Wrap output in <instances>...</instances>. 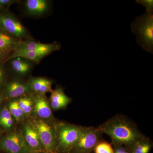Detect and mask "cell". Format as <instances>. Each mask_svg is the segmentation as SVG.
<instances>
[{
	"mask_svg": "<svg viewBox=\"0 0 153 153\" xmlns=\"http://www.w3.org/2000/svg\"><path fill=\"white\" fill-rule=\"evenodd\" d=\"M99 127L102 134L111 139V144L131 148L145 136L133 122L122 115H116Z\"/></svg>",
	"mask_w": 153,
	"mask_h": 153,
	"instance_id": "cell-1",
	"label": "cell"
},
{
	"mask_svg": "<svg viewBox=\"0 0 153 153\" xmlns=\"http://www.w3.org/2000/svg\"><path fill=\"white\" fill-rule=\"evenodd\" d=\"M131 27L137 44L145 51L153 54V9H146L144 14L135 19Z\"/></svg>",
	"mask_w": 153,
	"mask_h": 153,
	"instance_id": "cell-2",
	"label": "cell"
},
{
	"mask_svg": "<svg viewBox=\"0 0 153 153\" xmlns=\"http://www.w3.org/2000/svg\"><path fill=\"white\" fill-rule=\"evenodd\" d=\"M83 127L70 124L58 123L55 128L56 146L58 149L64 152L72 150Z\"/></svg>",
	"mask_w": 153,
	"mask_h": 153,
	"instance_id": "cell-3",
	"label": "cell"
},
{
	"mask_svg": "<svg viewBox=\"0 0 153 153\" xmlns=\"http://www.w3.org/2000/svg\"><path fill=\"white\" fill-rule=\"evenodd\" d=\"M0 29L19 40L32 38L27 29L8 10L0 12Z\"/></svg>",
	"mask_w": 153,
	"mask_h": 153,
	"instance_id": "cell-4",
	"label": "cell"
},
{
	"mask_svg": "<svg viewBox=\"0 0 153 153\" xmlns=\"http://www.w3.org/2000/svg\"><path fill=\"white\" fill-rule=\"evenodd\" d=\"M102 134L99 127H83L80 137L72 149L73 153H90L101 140Z\"/></svg>",
	"mask_w": 153,
	"mask_h": 153,
	"instance_id": "cell-5",
	"label": "cell"
},
{
	"mask_svg": "<svg viewBox=\"0 0 153 153\" xmlns=\"http://www.w3.org/2000/svg\"><path fill=\"white\" fill-rule=\"evenodd\" d=\"M0 147L8 153H28V148L23 132L14 131L6 136L0 142Z\"/></svg>",
	"mask_w": 153,
	"mask_h": 153,
	"instance_id": "cell-6",
	"label": "cell"
},
{
	"mask_svg": "<svg viewBox=\"0 0 153 153\" xmlns=\"http://www.w3.org/2000/svg\"><path fill=\"white\" fill-rule=\"evenodd\" d=\"M33 127L38 134L43 148L48 151L54 150L56 146L55 129L42 120L36 122Z\"/></svg>",
	"mask_w": 153,
	"mask_h": 153,
	"instance_id": "cell-7",
	"label": "cell"
},
{
	"mask_svg": "<svg viewBox=\"0 0 153 153\" xmlns=\"http://www.w3.org/2000/svg\"><path fill=\"white\" fill-rule=\"evenodd\" d=\"M31 92L28 81L16 78L7 83L4 94L7 98L15 99L29 94Z\"/></svg>",
	"mask_w": 153,
	"mask_h": 153,
	"instance_id": "cell-8",
	"label": "cell"
},
{
	"mask_svg": "<svg viewBox=\"0 0 153 153\" xmlns=\"http://www.w3.org/2000/svg\"><path fill=\"white\" fill-rule=\"evenodd\" d=\"M61 47V44L59 43L55 47L44 50L27 52H13L9 55L6 60L5 63L8 60L14 57H22L31 60L36 64H38L44 57L50 55L55 51L60 50Z\"/></svg>",
	"mask_w": 153,
	"mask_h": 153,
	"instance_id": "cell-9",
	"label": "cell"
},
{
	"mask_svg": "<svg viewBox=\"0 0 153 153\" xmlns=\"http://www.w3.org/2000/svg\"><path fill=\"white\" fill-rule=\"evenodd\" d=\"M11 71L20 76H27L32 72L36 63L31 60L22 57H16L7 61Z\"/></svg>",
	"mask_w": 153,
	"mask_h": 153,
	"instance_id": "cell-10",
	"label": "cell"
},
{
	"mask_svg": "<svg viewBox=\"0 0 153 153\" xmlns=\"http://www.w3.org/2000/svg\"><path fill=\"white\" fill-rule=\"evenodd\" d=\"M24 7L26 13L32 17L42 16L49 11L51 2L48 0H26Z\"/></svg>",
	"mask_w": 153,
	"mask_h": 153,
	"instance_id": "cell-11",
	"label": "cell"
},
{
	"mask_svg": "<svg viewBox=\"0 0 153 153\" xmlns=\"http://www.w3.org/2000/svg\"><path fill=\"white\" fill-rule=\"evenodd\" d=\"M58 43L59 42L55 41L50 44H43L31 38L21 41L16 49L13 52H27L44 50L55 47Z\"/></svg>",
	"mask_w": 153,
	"mask_h": 153,
	"instance_id": "cell-12",
	"label": "cell"
},
{
	"mask_svg": "<svg viewBox=\"0 0 153 153\" xmlns=\"http://www.w3.org/2000/svg\"><path fill=\"white\" fill-rule=\"evenodd\" d=\"M24 138L28 148L34 152H38L43 148L37 131L33 126L26 124L24 127Z\"/></svg>",
	"mask_w": 153,
	"mask_h": 153,
	"instance_id": "cell-13",
	"label": "cell"
},
{
	"mask_svg": "<svg viewBox=\"0 0 153 153\" xmlns=\"http://www.w3.org/2000/svg\"><path fill=\"white\" fill-rule=\"evenodd\" d=\"M32 92L37 94H43L52 91V80L45 77H34L28 80Z\"/></svg>",
	"mask_w": 153,
	"mask_h": 153,
	"instance_id": "cell-14",
	"label": "cell"
},
{
	"mask_svg": "<svg viewBox=\"0 0 153 153\" xmlns=\"http://www.w3.org/2000/svg\"><path fill=\"white\" fill-rule=\"evenodd\" d=\"M21 41L0 29V52L9 56Z\"/></svg>",
	"mask_w": 153,
	"mask_h": 153,
	"instance_id": "cell-15",
	"label": "cell"
},
{
	"mask_svg": "<svg viewBox=\"0 0 153 153\" xmlns=\"http://www.w3.org/2000/svg\"><path fill=\"white\" fill-rule=\"evenodd\" d=\"M71 99L66 95L61 87L52 91L50 96V106L54 110L65 108L70 103Z\"/></svg>",
	"mask_w": 153,
	"mask_h": 153,
	"instance_id": "cell-16",
	"label": "cell"
},
{
	"mask_svg": "<svg viewBox=\"0 0 153 153\" xmlns=\"http://www.w3.org/2000/svg\"><path fill=\"white\" fill-rule=\"evenodd\" d=\"M34 104V111L39 117L48 119L52 117L51 107L44 95L38 94L35 97Z\"/></svg>",
	"mask_w": 153,
	"mask_h": 153,
	"instance_id": "cell-17",
	"label": "cell"
},
{
	"mask_svg": "<svg viewBox=\"0 0 153 153\" xmlns=\"http://www.w3.org/2000/svg\"><path fill=\"white\" fill-rule=\"evenodd\" d=\"M152 146V142L151 140L145 136L132 147L131 153H149Z\"/></svg>",
	"mask_w": 153,
	"mask_h": 153,
	"instance_id": "cell-18",
	"label": "cell"
},
{
	"mask_svg": "<svg viewBox=\"0 0 153 153\" xmlns=\"http://www.w3.org/2000/svg\"><path fill=\"white\" fill-rule=\"evenodd\" d=\"M13 125V119L7 107L5 106L0 111V125L9 129Z\"/></svg>",
	"mask_w": 153,
	"mask_h": 153,
	"instance_id": "cell-19",
	"label": "cell"
},
{
	"mask_svg": "<svg viewBox=\"0 0 153 153\" xmlns=\"http://www.w3.org/2000/svg\"><path fill=\"white\" fill-rule=\"evenodd\" d=\"M17 100L24 114H30L32 112L34 108V101L30 97L25 95Z\"/></svg>",
	"mask_w": 153,
	"mask_h": 153,
	"instance_id": "cell-20",
	"label": "cell"
},
{
	"mask_svg": "<svg viewBox=\"0 0 153 153\" xmlns=\"http://www.w3.org/2000/svg\"><path fill=\"white\" fill-rule=\"evenodd\" d=\"M7 108L13 118L18 121L22 119L25 114L19 106L17 100L10 102Z\"/></svg>",
	"mask_w": 153,
	"mask_h": 153,
	"instance_id": "cell-21",
	"label": "cell"
},
{
	"mask_svg": "<svg viewBox=\"0 0 153 153\" xmlns=\"http://www.w3.org/2000/svg\"><path fill=\"white\" fill-rule=\"evenodd\" d=\"M94 150V153H114L111 144L101 140L96 145Z\"/></svg>",
	"mask_w": 153,
	"mask_h": 153,
	"instance_id": "cell-22",
	"label": "cell"
},
{
	"mask_svg": "<svg viewBox=\"0 0 153 153\" xmlns=\"http://www.w3.org/2000/svg\"><path fill=\"white\" fill-rule=\"evenodd\" d=\"M111 145L113 148L114 153H131V148L120 144Z\"/></svg>",
	"mask_w": 153,
	"mask_h": 153,
	"instance_id": "cell-23",
	"label": "cell"
},
{
	"mask_svg": "<svg viewBox=\"0 0 153 153\" xmlns=\"http://www.w3.org/2000/svg\"><path fill=\"white\" fill-rule=\"evenodd\" d=\"M19 2L17 0H0V12L7 10L11 5Z\"/></svg>",
	"mask_w": 153,
	"mask_h": 153,
	"instance_id": "cell-24",
	"label": "cell"
},
{
	"mask_svg": "<svg viewBox=\"0 0 153 153\" xmlns=\"http://www.w3.org/2000/svg\"><path fill=\"white\" fill-rule=\"evenodd\" d=\"M136 2L143 6L146 9H153V0H138Z\"/></svg>",
	"mask_w": 153,
	"mask_h": 153,
	"instance_id": "cell-25",
	"label": "cell"
},
{
	"mask_svg": "<svg viewBox=\"0 0 153 153\" xmlns=\"http://www.w3.org/2000/svg\"><path fill=\"white\" fill-rule=\"evenodd\" d=\"M4 63H0V86L4 81L6 76V71Z\"/></svg>",
	"mask_w": 153,
	"mask_h": 153,
	"instance_id": "cell-26",
	"label": "cell"
},
{
	"mask_svg": "<svg viewBox=\"0 0 153 153\" xmlns=\"http://www.w3.org/2000/svg\"><path fill=\"white\" fill-rule=\"evenodd\" d=\"M8 57V55L0 52V63H5L6 60Z\"/></svg>",
	"mask_w": 153,
	"mask_h": 153,
	"instance_id": "cell-27",
	"label": "cell"
},
{
	"mask_svg": "<svg viewBox=\"0 0 153 153\" xmlns=\"http://www.w3.org/2000/svg\"><path fill=\"white\" fill-rule=\"evenodd\" d=\"M3 97V94L0 92V105H1V103L2 101Z\"/></svg>",
	"mask_w": 153,
	"mask_h": 153,
	"instance_id": "cell-28",
	"label": "cell"
},
{
	"mask_svg": "<svg viewBox=\"0 0 153 153\" xmlns=\"http://www.w3.org/2000/svg\"><path fill=\"white\" fill-rule=\"evenodd\" d=\"M1 130H0V136H1Z\"/></svg>",
	"mask_w": 153,
	"mask_h": 153,
	"instance_id": "cell-29",
	"label": "cell"
},
{
	"mask_svg": "<svg viewBox=\"0 0 153 153\" xmlns=\"http://www.w3.org/2000/svg\"></svg>",
	"mask_w": 153,
	"mask_h": 153,
	"instance_id": "cell-30",
	"label": "cell"
}]
</instances>
